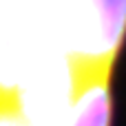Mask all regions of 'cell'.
I'll return each instance as SVG.
<instances>
[{
  "label": "cell",
  "mask_w": 126,
  "mask_h": 126,
  "mask_svg": "<svg viewBox=\"0 0 126 126\" xmlns=\"http://www.w3.org/2000/svg\"><path fill=\"white\" fill-rule=\"evenodd\" d=\"M64 53L78 73L113 71L126 44V0H60Z\"/></svg>",
  "instance_id": "6da1fadb"
},
{
  "label": "cell",
  "mask_w": 126,
  "mask_h": 126,
  "mask_svg": "<svg viewBox=\"0 0 126 126\" xmlns=\"http://www.w3.org/2000/svg\"><path fill=\"white\" fill-rule=\"evenodd\" d=\"M111 124H113V71L80 73L71 109L62 126Z\"/></svg>",
  "instance_id": "7a4b0ae2"
}]
</instances>
